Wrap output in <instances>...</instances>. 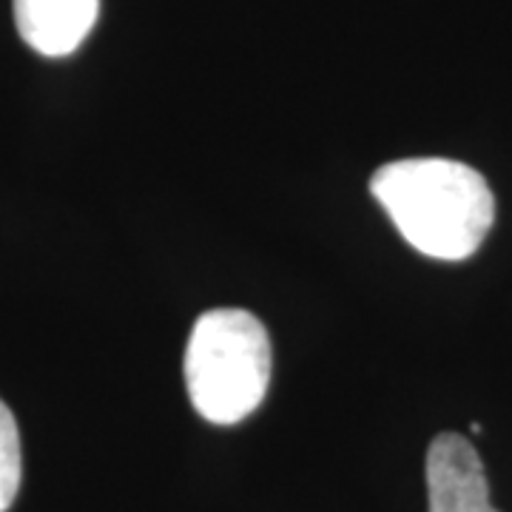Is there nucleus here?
Here are the masks:
<instances>
[{"label": "nucleus", "instance_id": "nucleus-2", "mask_svg": "<svg viewBox=\"0 0 512 512\" xmlns=\"http://www.w3.org/2000/svg\"><path fill=\"white\" fill-rule=\"evenodd\" d=\"M274 373L271 336L254 313L217 308L194 322L185 348V387L211 424H237L262 404Z\"/></svg>", "mask_w": 512, "mask_h": 512}, {"label": "nucleus", "instance_id": "nucleus-3", "mask_svg": "<svg viewBox=\"0 0 512 512\" xmlns=\"http://www.w3.org/2000/svg\"><path fill=\"white\" fill-rule=\"evenodd\" d=\"M430 512H498L476 447L458 433H439L427 450Z\"/></svg>", "mask_w": 512, "mask_h": 512}, {"label": "nucleus", "instance_id": "nucleus-5", "mask_svg": "<svg viewBox=\"0 0 512 512\" xmlns=\"http://www.w3.org/2000/svg\"><path fill=\"white\" fill-rule=\"evenodd\" d=\"M23 456H20V430L12 410L0 399V512H6L20 490Z\"/></svg>", "mask_w": 512, "mask_h": 512}, {"label": "nucleus", "instance_id": "nucleus-1", "mask_svg": "<svg viewBox=\"0 0 512 512\" xmlns=\"http://www.w3.org/2000/svg\"><path fill=\"white\" fill-rule=\"evenodd\" d=\"M370 194L419 254L458 262L481 248L495 220V197L470 165L416 157L382 165Z\"/></svg>", "mask_w": 512, "mask_h": 512}, {"label": "nucleus", "instance_id": "nucleus-4", "mask_svg": "<svg viewBox=\"0 0 512 512\" xmlns=\"http://www.w3.org/2000/svg\"><path fill=\"white\" fill-rule=\"evenodd\" d=\"M12 6L23 43L43 57L77 52L100 15V0H12Z\"/></svg>", "mask_w": 512, "mask_h": 512}]
</instances>
